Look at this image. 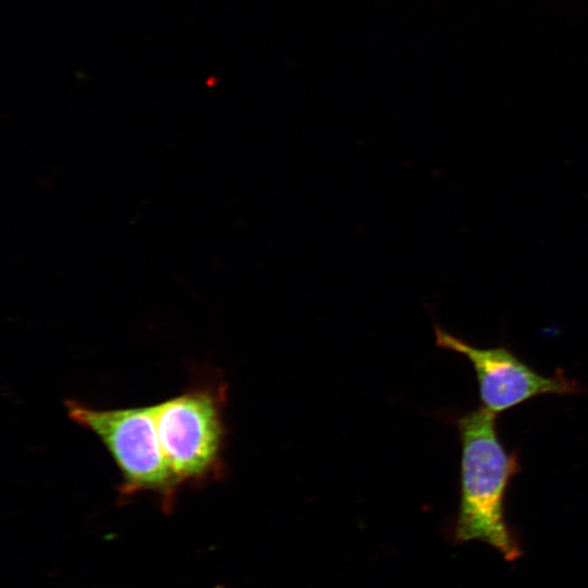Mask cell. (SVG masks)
<instances>
[{"instance_id": "cell-3", "label": "cell", "mask_w": 588, "mask_h": 588, "mask_svg": "<svg viewBox=\"0 0 588 588\" xmlns=\"http://www.w3.org/2000/svg\"><path fill=\"white\" fill-rule=\"evenodd\" d=\"M71 420L95 434L112 456L120 475L121 497L150 492L169 509L179 490L160 449L155 404L126 408H94L65 402Z\"/></svg>"}, {"instance_id": "cell-2", "label": "cell", "mask_w": 588, "mask_h": 588, "mask_svg": "<svg viewBox=\"0 0 588 588\" xmlns=\"http://www.w3.org/2000/svg\"><path fill=\"white\" fill-rule=\"evenodd\" d=\"M225 401L226 384L213 377L155 404L160 449L179 489L222 476Z\"/></svg>"}, {"instance_id": "cell-4", "label": "cell", "mask_w": 588, "mask_h": 588, "mask_svg": "<svg viewBox=\"0 0 588 588\" xmlns=\"http://www.w3.org/2000/svg\"><path fill=\"white\" fill-rule=\"evenodd\" d=\"M436 344L464 355L476 373L481 407L498 415L534 397L572 395L581 387L563 372L544 376L522 360L505 344L478 347L440 326H433Z\"/></svg>"}, {"instance_id": "cell-1", "label": "cell", "mask_w": 588, "mask_h": 588, "mask_svg": "<svg viewBox=\"0 0 588 588\" xmlns=\"http://www.w3.org/2000/svg\"><path fill=\"white\" fill-rule=\"evenodd\" d=\"M455 426L462 456L454 538L485 542L513 562L522 550L505 517V498L520 471L517 454L504 448L497 415L481 406L456 417Z\"/></svg>"}]
</instances>
